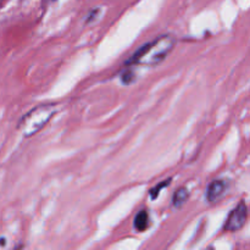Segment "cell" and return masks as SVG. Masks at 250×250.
I'll return each mask as SVG.
<instances>
[{"label": "cell", "mask_w": 250, "mask_h": 250, "mask_svg": "<svg viewBox=\"0 0 250 250\" xmlns=\"http://www.w3.org/2000/svg\"><path fill=\"white\" fill-rule=\"evenodd\" d=\"M176 45V38L172 34H164L153 42L144 44L131 56L126 65L156 66L163 62Z\"/></svg>", "instance_id": "6da1fadb"}, {"label": "cell", "mask_w": 250, "mask_h": 250, "mask_svg": "<svg viewBox=\"0 0 250 250\" xmlns=\"http://www.w3.org/2000/svg\"><path fill=\"white\" fill-rule=\"evenodd\" d=\"M56 114V105L54 104H42L33 107L31 111L27 112L17 125V129L20 133L26 138L33 137L41 129L48 125V122L53 119Z\"/></svg>", "instance_id": "7a4b0ae2"}, {"label": "cell", "mask_w": 250, "mask_h": 250, "mask_svg": "<svg viewBox=\"0 0 250 250\" xmlns=\"http://www.w3.org/2000/svg\"><path fill=\"white\" fill-rule=\"evenodd\" d=\"M248 219V208L244 202H239L238 205L229 212L226 222H225V231L236 232L243 229Z\"/></svg>", "instance_id": "3957f363"}, {"label": "cell", "mask_w": 250, "mask_h": 250, "mask_svg": "<svg viewBox=\"0 0 250 250\" xmlns=\"http://www.w3.org/2000/svg\"><path fill=\"white\" fill-rule=\"evenodd\" d=\"M227 188H229V183L224 180H215L208 186L207 188V200L210 204L219 202L224 195L226 194Z\"/></svg>", "instance_id": "277c9868"}, {"label": "cell", "mask_w": 250, "mask_h": 250, "mask_svg": "<svg viewBox=\"0 0 250 250\" xmlns=\"http://www.w3.org/2000/svg\"><path fill=\"white\" fill-rule=\"evenodd\" d=\"M150 226V216L146 209L141 210L134 219V229L138 232H144Z\"/></svg>", "instance_id": "5b68a950"}, {"label": "cell", "mask_w": 250, "mask_h": 250, "mask_svg": "<svg viewBox=\"0 0 250 250\" xmlns=\"http://www.w3.org/2000/svg\"><path fill=\"white\" fill-rule=\"evenodd\" d=\"M188 198H189V192H188L187 188L186 187L178 188L172 197L173 208H176V209H180V208H182L183 205L186 204V202L188 200Z\"/></svg>", "instance_id": "8992f818"}, {"label": "cell", "mask_w": 250, "mask_h": 250, "mask_svg": "<svg viewBox=\"0 0 250 250\" xmlns=\"http://www.w3.org/2000/svg\"><path fill=\"white\" fill-rule=\"evenodd\" d=\"M170 183H171V178H168V180L163 181V182L159 183L158 186H155L154 188H151V189H150V198H151V199H156V198H158V195H159V193H160L161 190L164 189V188H167L168 186H170Z\"/></svg>", "instance_id": "52a82bcc"}, {"label": "cell", "mask_w": 250, "mask_h": 250, "mask_svg": "<svg viewBox=\"0 0 250 250\" xmlns=\"http://www.w3.org/2000/svg\"><path fill=\"white\" fill-rule=\"evenodd\" d=\"M121 81L125 83V84H129L134 81V72L132 70H127L122 73Z\"/></svg>", "instance_id": "ba28073f"}, {"label": "cell", "mask_w": 250, "mask_h": 250, "mask_svg": "<svg viewBox=\"0 0 250 250\" xmlns=\"http://www.w3.org/2000/svg\"><path fill=\"white\" fill-rule=\"evenodd\" d=\"M0 244H1V246H4V244H5V242H4V238H1V239H0Z\"/></svg>", "instance_id": "9c48e42d"}, {"label": "cell", "mask_w": 250, "mask_h": 250, "mask_svg": "<svg viewBox=\"0 0 250 250\" xmlns=\"http://www.w3.org/2000/svg\"><path fill=\"white\" fill-rule=\"evenodd\" d=\"M54 1H67V0H54Z\"/></svg>", "instance_id": "30bf717a"}]
</instances>
